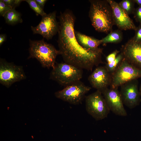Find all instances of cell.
Returning <instances> with one entry per match:
<instances>
[{
	"instance_id": "cell-6",
	"label": "cell",
	"mask_w": 141,
	"mask_h": 141,
	"mask_svg": "<svg viewBox=\"0 0 141 141\" xmlns=\"http://www.w3.org/2000/svg\"><path fill=\"white\" fill-rule=\"evenodd\" d=\"M91 89L80 81L65 86L56 92L55 95L56 97L64 101L77 105L81 102L86 94Z\"/></svg>"
},
{
	"instance_id": "cell-31",
	"label": "cell",
	"mask_w": 141,
	"mask_h": 141,
	"mask_svg": "<svg viewBox=\"0 0 141 141\" xmlns=\"http://www.w3.org/2000/svg\"></svg>"
},
{
	"instance_id": "cell-28",
	"label": "cell",
	"mask_w": 141,
	"mask_h": 141,
	"mask_svg": "<svg viewBox=\"0 0 141 141\" xmlns=\"http://www.w3.org/2000/svg\"><path fill=\"white\" fill-rule=\"evenodd\" d=\"M24 0H15L14 5L13 8H15L19 6L20 3Z\"/></svg>"
},
{
	"instance_id": "cell-13",
	"label": "cell",
	"mask_w": 141,
	"mask_h": 141,
	"mask_svg": "<svg viewBox=\"0 0 141 141\" xmlns=\"http://www.w3.org/2000/svg\"><path fill=\"white\" fill-rule=\"evenodd\" d=\"M111 75L105 67H97L89 76L88 79L91 85L102 93L110 85Z\"/></svg>"
},
{
	"instance_id": "cell-27",
	"label": "cell",
	"mask_w": 141,
	"mask_h": 141,
	"mask_svg": "<svg viewBox=\"0 0 141 141\" xmlns=\"http://www.w3.org/2000/svg\"><path fill=\"white\" fill-rule=\"evenodd\" d=\"M7 36L5 34H1L0 35V46L5 41Z\"/></svg>"
},
{
	"instance_id": "cell-11",
	"label": "cell",
	"mask_w": 141,
	"mask_h": 141,
	"mask_svg": "<svg viewBox=\"0 0 141 141\" xmlns=\"http://www.w3.org/2000/svg\"><path fill=\"white\" fill-rule=\"evenodd\" d=\"M110 111L116 115L125 116L127 115L120 93L118 89H107L102 92Z\"/></svg>"
},
{
	"instance_id": "cell-25",
	"label": "cell",
	"mask_w": 141,
	"mask_h": 141,
	"mask_svg": "<svg viewBox=\"0 0 141 141\" xmlns=\"http://www.w3.org/2000/svg\"><path fill=\"white\" fill-rule=\"evenodd\" d=\"M35 1L37 4L43 9L47 1L46 0H35Z\"/></svg>"
},
{
	"instance_id": "cell-14",
	"label": "cell",
	"mask_w": 141,
	"mask_h": 141,
	"mask_svg": "<svg viewBox=\"0 0 141 141\" xmlns=\"http://www.w3.org/2000/svg\"><path fill=\"white\" fill-rule=\"evenodd\" d=\"M121 53L128 62L141 69V43L131 39L122 46Z\"/></svg>"
},
{
	"instance_id": "cell-3",
	"label": "cell",
	"mask_w": 141,
	"mask_h": 141,
	"mask_svg": "<svg viewBox=\"0 0 141 141\" xmlns=\"http://www.w3.org/2000/svg\"><path fill=\"white\" fill-rule=\"evenodd\" d=\"M30 46L28 58H36L44 68L54 67L56 57L60 54L58 50L52 44L45 42L44 39L39 40H30Z\"/></svg>"
},
{
	"instance_id": "cell-9",
	"label": "cell",
	"mask_w": 141,
	"mask_h": 141,
	"mask_svg": "<svg viewBox=\"0 0 141 141\" xmlns=\"http://www.w3.org/2000/svg\"><path fill=\"white\" fill-rule=\"evenodd\" d=\"M56 11H54L42 16L38 25L31 26L33 34H40L47 40L51 39L59 29V24L56 20Z\"/></svg>"
},
{
	"instance_id": "cell-18",
	"label": "cell",
	"mask_w": 141,
	"mask_h": 141,
	"mask_svg": "<svg viewBox=\"0 0 141 141\" xmlns=\"http://www.w3.org/2000/svg\"><path fill=\"white\" fill-rule=\"evenodd\" d=\"M134 2L132 0H123L118 3L121 7L128 15L133 13L135 9Z\"/></svg>"
},
{
	"instance_id": "cell-2",
	"label": "cell",
	"mask_w": 141,
	"mask_h": 141,
	"mask_svg": "<svg viewBox=\"0 0 141 141\" xmlns=\"http://www.w3.org/2000/svg\"><path fill=\"white\" fill-rule=\"evenodd\" d=\"M89 1L90 5L89 17L92 26L98 32H110L115 25L110 5L107 0Z\"/></svg>"
},
{
	"instance_id": "cell-19",
	"label": "cell",
	"mask_w": 141,
	"mask_h": 141,
	"mask_svg": "<svg viewBox=\"0 0 141 141\" xmlns=\"http://www.w3.org/2000/svg\"><path fill=\"white\" fill-rule=\"evenodd\" d=\"M123 58V55L121 53L118 55L113 61L109 63H107L105 67L110 74H112L115 71Z\"/></svg>"
},
{
	"instance_id": "cell-8",
	"label": "cell",
	"mask_w": 141,
	"mask_h": 141,
	"mask_svg": "<svg viewBox=\"0 0 141 141\" xmlns=\"http://www.w3.org/2000/svg\"><path fill=\"white\" fill-rule=\"evenodd\" d=\"M26 78L22 66L16 65L0 58V83L1 84L8 88L14 83Z\"/></svg>"
},
{
	"instance_id": "cell-17",
	"label": "cell",
	"mask_w": 141,
	"mask_h": 141,
	"mask_svg": "<svg viewBox=\"0 0 141 141\" xmlns=\"http://www.w3.org/2000/svg\"><path fill=\"white\" fill-rule=\"evenodd\" d=\"M6 22L10 25H15L22 22L21 14L12 8L8 11L4 16Z\"/></svg>"
},
{
	"instance_id": "cell-4",
	"label": "cell",
	"mask_w": 141,
	"mask_h": 141,
	"mask_svg": "<svg viewBox=\"0 0 141 141\" xmlns=\"http://www.w3.org/2000/svg\"><path fill=\"white\" fill-rule=\"evenodd\" d=\"M83 70L65 62L57 63L52 68L50 78L65 86L80 81Z\"/></svg>"
},
{
	"instance_id": "cell-22",
	"label": "cell",
	"mask_w": 141,
	"mask_h": 141,
	"mask_svg": "<svg viewBox=\"0 0 141 141\" xmlns=\"http://www.w3.org/2000/svg\"><path fill=\"white\" fill-rule=\"evenodd\" d=\"M135 31V35L131 39L136 42L141 43V24H140Z\"/></svg>"
},
{
	"instance_id": "cell-10",
	"label": "cell",
	"mask_w": 141,
	"mask_h": 141,
	"mask_svg": "<svg viewBox=\"0 0 141 141\" xmlns=\"http://www.w3.org/2000/svg\"><path fill=\"white\" fill-rule=\"evenodd\" d=\"M121 86L120 93L124 104L131 109L138 105L141 99L137 80L129 81Z\"/></svg>"
},
{
	"instance_id": "cell-20",
	"label": "cell",
	"mask_w": 141,
	"mask_h": 141,
	"mask_svg": "<svg viewBox=\"0 0 141 141\" xmlns=\"http://www.w3.org/2000/svg\"><path fill=\"white\" fill-rule=\"evenodd\" d=\"M25 1L28 3L30 7L36 13L37 16L40 15L42 16L46 14L44 12L43 9L37 4L35 0H26Z\"/></svg>"
},
{
	"instance_id": "cell-12",
	"label": "cell",
	"mask_w": 141,
	"mask_h": 141,
	"mask_svg": "<svg viewBox=\"0 0 141 141\" xmlns=\"http://www.w3.org/2000/svg\"><path fill=\"white\" fill-rule=\"evenodd\" d=\"M110 5L115 25L120 30L135 31L137 27L132 20L121 7L118 3L113 0H107Z\"/></svg>"
},
{
	"instance_id": "cell-21",
	"label": "cell",
	"mask_w": 141,
	"mask_h": 141,
	"mask_svg": "<svg viewBox=\"0 0 141 141\" xmlns=\"http://www.w3.org/2000/svg\"><path fill=\"white\" fill-rule=\"evenodd\" d=\"M12 9L10 6L5 4L3 0H0V15L3 17L5 14L8 11Z\"/></svg>"
},
{
	"instance_id": "cell-1",
	"label": "cell",
	"mask_w": 141,
	"mask_h": 141,
	"mask_svg": "<svg viewBox=\"0 0 141 141\" xmlns=\"http://www.w3.org/2000/svg\"><path fill=\"white\" fill-rule=\"evenodd\" d=\"M58 18V50L64 62L82 69L91 70L102 62V49L88 50L79 44L75 33V17L70 10L61 13Z\"/></svg>"
},
{
	"instance_id": "cell-7",
	"label": "cell",
	"mask_w": 141,
	"mask_h": 141,
	"mask_svg": "<svg viewBox=\"0 0 141 141\" xmlns=\"http://www.w3.org/2000/svg\"><path fill=\"white\" fill-rule=\"evenodd\" d=\"M102 92L97 90L85 97V105L88 113L97 120L108 116L110 112Z\"/></svg>"
},
{
	"instance_id": "cell-29",
	"label": "cell",
	"mask_w": 141,
	"mask_h": 141,
	"mask_svg": "<svg viewBox=\"0 0 141 141\" xmlns=\"http://www.w3.org/2000/svg\"><path fill=\"white\" fill-rule=\"evenodd\" d=\"M135 3H137L139 6H141V0H134Z\"/></svg>"
},
{
	"instance_id": "cell-30",
	"label": "cell",
	"mask_w": 141,
	"mask_h": 141,
	"mask_svg": "<svg viewBox=\"0 0 141 141\" xmlns=\"http://www.w3.org/2000/svg\"><path fill=\"white\" fill-rule=\"evenodd\" d=\"M139 91V93H140V97H141V85L140 87Z\"/></svg>"
},
{
	"instance_id": "cell-26",
	"label": "cell",
	"mask_w": 141,
	"mask_h": 141,
	"mask_svg": "<svg viewBox=\"0 0 141 141\" xmlns=\"http://www.w3.org/2000/svg\"><path fill=\"white\" fill-rule=\"evenodd\" d=\"M3 1L5 4L13 8L15 0H3Z\"/></svg>"
},
{
	"instance_id": "cell-16",
	"label": "cell",
	"mask_w": 141,
	"mask_h": 141,
	"mask_svg": "<svg viewBox=\"0 0 141 141\" xmlns=\"http://www.w3.org/2000/svg\"><path fill=\"white\" fill-rule=\"evenodd\" d=\"M123 39L122 33L121 30H118L111 31L105 37L101 39L102 44L107 43H118Z\"/></svg>"
},
{
	"instance_id": "cell-23",
	"label": "cell",
	"mask_w": 141,
	"mask_h": 141,
	"mask_svg": "<svg viewBox=\"0 0 141 141\" xmlns=\"http://www.w3.org/2000/svg\"><path fill=\"white\" fill-rule=\"evenodd\" d=\"M119 52V51L116 50L108 55L106 57L107 63H109L113 61L115 59Z\"/></svg>"
},
{
	"instance_id": "cell-5",
	"label": "cell",
	"mask_w": 141,
	"mask_h": 141,
	"mask_svg": "<svg viewBox=\"0 0 141 141\" xmlns=\"http://www.w3.org/2000/svg\"><path fill=\"white\" fill-rule=\"evenodd\" d=\"M140 78L141 69L130 64L123 57L111 74L110 88L118 89L127 82Z\"/></svg>"
},
{
	"instance_id": "cell-24",
	"label": "cell",
	"mask_w": 141,
	"mask_h": 141,
	"mask_svg": "<svg viewBox=\"0 0 141 141\" xmlns=\"http://www.w3.org/2000/svg\"><path fill=\"white\" fill-rule=\"evenodd\" d=\"M136 20L141 24V6H139L135 9L133 13Z\"/></svg>"
},
{
	"instance_id": "cell-15",
	"label": "cell",
	"mask_w": 141,
	"mask_h": 141,
	"mask_svg": "<svg viewBox=\"0 0 141 141\" xmlns=\"http://www.w3.org/2000/svg\"><path fill=\"white\" fill-rule=\"evenodd\" d=\"M76 39L79 44L88 50H94L98 49L102 44L101 40L85 35L79 32L75 31Z\"/></svg>"
}]
</instances>
